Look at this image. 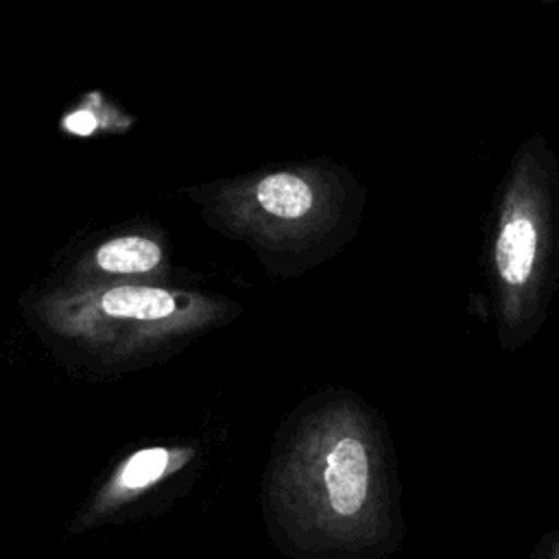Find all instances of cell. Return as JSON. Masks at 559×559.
<instances>
[{
    "mask_svg": "<svg viewBox=\"0 0 559 559\" xmlns=\"http://www.w3.org/2000/svg\"><path fill=\"white\" fill-rule=\"evenodd\" d=\"M325 419L284 474L277 524L290 552L352 557L391 535V448L378 419L356 404Z\"/></svg>",
    "mask_w": 559,
    "mask_h": 559,
    "instance_id": "6da1fadb",
    "label": "cell"
},
{
    "mask_svg": "<svg viewBox=\"0 0 559 559\" xmlns=\"http://www.w3.org/2000/svg\"><path fill=\"white\" fill-rule=\"evenodd\" d=\"M483 271L498 345L518 352L542 330L559 288V157L542 131L518 144L498 181Z\"/></svg>",
    "mask_w": 559,
    "mask_h": 559,
    "instance_id": "7a4b0ae2",
    "label": "cell"
},
{
    "mask_svg": "<svg viewBox=\"0 0 559 559\" xmlns=\"http://www.w3.org/2000/svg\"><path fill=\"white\" fill-rule=\"evenodd\" d=\"M170 463H173V456L164 448H148V450L135 452L118 469L116 478L103 491V496L96 498L94 504L76 518L72 531L81 533V531L98 524L105 515L114 513L122 502L146 491L148 487H153L157 480H162L168 474Z\"/></svg>",
    "mask_w": 559,
    "mask_h": 559,
    "instance_id": "3957f363",
    "label": "cell"
},
{
    "mask_svg": "<svg viewBox=\"0 0 559 559\" xmlns=\"http://www.w3.org/2000/svg\"><path fill=\"white\" fill-rule=\"evenodd\" d=\"M255 197L260 205L280 218H304L314 205L312 186L290 173L269 175L258 183Z\"/></svg>",
    "mask_w": 559,
    "mask_h": 559,
    "instance_id": "277c9868",
    "label": "cell"
},
{
    "mask_svg": "<svg viewBox=\"0 0 559 559\" xmlns=\"http://www.w3.org/2000/svg\"><path fill=\"white\" fill-rule=\"evenodd\" d=\"M103 310L124 319H162L175 312V299L162 288L118 286L103 295Z\"/></svg>",
    "mask_w": 559,
    "mask_h": 559,
    "instance_id": "5b68a950",
    "label": "cell"
},
{
    "mask_svg": "<svg viewBox=\"0 0 559 559\" xmlns=\"http://www.w3.org/2000/svg\"><path fill=\"white\" fill-rule=\"evenodd\" d=\"M159 247L146 238L127 236L105 242L96 251V262L100 269L111 273H142L159 262Z\"/></svg>",
    "mask_w": 559,
    "mask_h": 559,
    "instance_id": "8992f818",
    "label": "cell"
},
{
    "mask_svg": "<svg viewBox=\"0 0 559 559\" xmlns=\"http://www.w3.org/2000/svg\"><path fill=\"white\" fill-rule=\"evenodd\" d=\"M546 559H559V539H555V544L548 548Z\"/></svg>",
    "mask_w": 559,
    "mask_h": 559,
    "instance_id": "52a82bcc",
    "label": "cell"
}]
</instances>
